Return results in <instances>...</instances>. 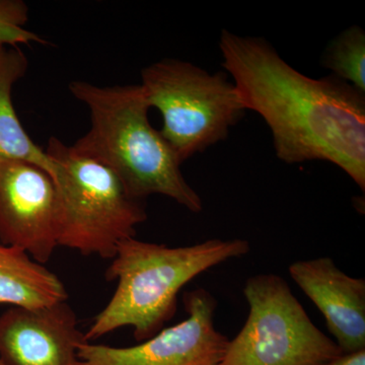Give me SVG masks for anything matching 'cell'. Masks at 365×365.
<instances>
[{
  "label": "cell",
  "mask_w": 365,
  "mask_h": 365,
  "mask_svg": "<svg viewBox=\"0 0 365 365\" xmlns=\"http://www.w3.org/2000/svg\"><path fill=\"white\" fill-rule=\"evenodd\" d=\"M222 66L247 111L260 115L276 157L333 163L365 190V93L336 76L312 78L267 40L222 30Z\"/></svg>",
  "instance_id": "obj_1"
},
{
  "label": "cell",
  "mask_w": 365,
  "mask_h": 365,
  "mask_svg": "<svg viewBox=\"0 0 365 365\" xmlns=\"http://www.w3.org/2000/svg\"><path fill=\"white\" fill-rule=\"evenodd\" d=\"M68 88L91 118L90 129L72 150L111 169L137 199L158 194L191 212L202 211V199L185 179L182 163L150 124L140 83L101 86L76 81Z\"/></svg>",
  "instance_id": "obj_2"
},
{
  "label": "cell",
  "mask_w": 365,
  "mask_h": 365,
  "mask_svg": "<svg viewBox=\"0 0 365 365\" xmlns=\"http://www.w3.org/2000/svg\"><path fill=\"white\" fill-rule=\"evenodd\" d=\"M250 251V242L242 239H212L178 248L135 237L124 240L106 271L108 281H117L116 290L85 333L86 341L123 327L133 328L137 341L150 339L174 318L178 294L187 283Z\"/></svg>",
  "instance_id": "obj_3"
},
{
  "label": "cell",
  "mask_w": 365,
  "mask_h": 365,
  "mask_svg": "<svg viewBox=\"0 0 365 365\" xmlns=\"http://www.w3.org/2000/svg\"><path fill=\"white\" fill-rule=\"evenodd\" d=\"M59 199L58 247L112 260L120 242L148 220L145 205L103 163L79 155L58 138L45 150Z\"/></svg>",
  "instance_id": "obj_4"
},
{
  "label": "cell",
  "mask_w": 365,
  "mask_h": 365,
  "mask_svg": "<svg viewBox=\"0 0 365 365\" xmlns=\"http://www.w3.org/2000/svg\"><path fill=\"white\" fill-rule=\"evenodd\" d=\"M144 95L163 118L160 134L182 163L225 140L247 109L227 72L165 58L141 71Z\"/></svg>",
  "instance_id": "obj_5"
},
{
  "label": "cell",
  "mask_w": 365,
  "mask_h": 365,
  "mask_svg": "<svg viewBox=\"0 0 365 365\" xmlns=\"http://www.w3.org/2000/svg\"><path fill=\"white\" fill-rule=\"evenodd\" d=\"M244 294L248 319L220 365H321L343 354L312 322L284 278L252 276Z\"/></svg>",
  "instance_id": "obj_6"
},
{
  "label": "cell",
  "mask_w": 365,
  "mask_h": 365,
  "mask_svg": "<svg viewBox=\"0 0 365 365\" xmlns=\"http://www.w3.org/2000/svg\"><path fill=\"white\" fill-rule=\"evenodd\" d=\"M184 304L188 318L141 344L111 347L85 343L78 349L81 365H220L230 340L216 330L215 297L196 288L185 294Z\"/></svg>",
  "instance_id": "obj_7"
},
{
  "label": "cell",
  "mask_w": 365,
  "mask_h": 365,
  "mask_svg": "<svg viewBox=\"0 0 365 365\" xmlns=\"http://www.w3.org/2000/svg\"><path fill=\"white\" fill-rule=\"evenodd\" d=\"M59 199L51 176L26 160L0 158V244L45 265L58 248Z\"/></svg>",
  "instance_id": "obj_8"
},
{
  "label": "cell",
  "mask_w": 365,
  "mask_h": 365,
  "mask_svg": "<svg viewBox=\"0 0 365 365\" xmlns=\"http://www.w3.org/2000/svg\"><path fill=\"white\" fill-rule=\"evenodd\" d=\"M67 302L40 307H11L0 314V359L6 365H81L88 342Z\"/></svg>",
  "instance_id": "obj_9"
},
{
  "label": "cell",
  "mask_w": 365,
  "mask_h": 365,
  "mask_svg": "<svg viewBox=\"0 0 365 365\" xmlns=\"http://www.w3.org/2000/svg\"><path fill=\"white\" fill-rule=\"evenodd\" d=\"M288 271L324 314L343 353L365 349L364 278L347 275L330 257L294 262Z\"/></svg>",
  "instance_id": "obj_10"
},
{
  "label": "cell",
  "mask_w": 365,
  "mask_h": 365,
  "mask_svg": "<svg viewBox=\"0 0 365 365\" xmlns=\"http://www.w3.org/2000/svg\"><path fill=\"white\" fill-rule=\"evenodd\" d=\"M61 279L23 250L0 244V304L40 307L67 302Z\"/></svg>",
  "instance_id": "obj_11"
},
{
  "label": "cell",
  "mask_w": 365,
  "mask_h": 365,
  "mask_svg": "<svg viewBox=\"0 0 365 365\" xmlns=\"http://www.w3.org/2000/svg\"><path fill=\"white\" fill-rule=\"evenodd\" d=\"M28 68V57L21 47L0 46V158L32 163L51 176V160L26 133L14 107V86Z\"/></svg>",
  "instance_id": "obj_12"
},
{
  "label": "cell",
  "mask_w": 365,
  "mask_h": 365,
  "mask_svg": "<svg viewBox=\"0 0 365 365\" xmlns=\"http://www.w3.org/2000/svg\"><path fill=\"white\" fill-rule=\"evenodd\" d=\"M322 66L365 93V33L359 26L345 29L322 55Z\"/></svg>",
  "instance_id": "obj_13"
},
{
  "label": "cell",
  "mask_w": 365,
  "mask_h": 365,
  "mask_svg": "<svg viewBox=\"0 0 365 365\" xmlns=\"http://www.w3.org/2000/svg\"><path fill=\"white\" fill-rule=\"evenodd\" d=\"M29 21V6L21 0H0V46L20 47L47 41L25 28Z\"/></svg>",
  "instance_id": "obj_14"
},
{
  "label": "cell",
  "mask_w": 365,
  "mask_h": 365,
  "mask_svg": "<svg viewBox=\"0 0 365 365\" xmlns=\"http://www.w3.org/2000/svg\"><path fill=\"white\" fill-rule=\"evenodd\" d=\"M321 365H365V349L351 353H343L340 356Z\"/></svg>",
  "instance_id": "obj_15"
},
{
  "label": "cell",
  "mask_w": 365,
  "mask_h": 365,
  "mask_svg": "<svg viewBox=\"0 0 365 365\" xmlns=\"http://www.w3.org/2000/svg\"><path fill=\"white\" fill-rule=\"evenodd\" d=\"M0 365H6V364H4V361H2L1 359H0Z\"/></svg>",
  "instance_id": "obj_16"
}]
</instances>
